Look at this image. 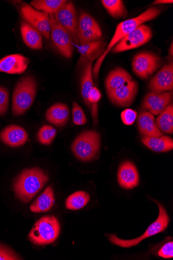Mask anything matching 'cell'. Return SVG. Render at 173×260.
I'll return each instance as SVG.
<instances>
[{
	"instance_id": "obj_1",
	"label": "cell",
	"mask_w": 173,
	"mask_h": 260,
	"mask_svg": "<svg viewBox=\"0 0 173 260\" xmlns=\"http://www.w3.org/2000/svg\"><path fill=\"white\" fill-rule=\"evenodd\" d=\"M161 13V10L153 7L141 14L138 16L123 21L117 25L115 34L107 48L102 55L98 58L92 69V76L96 80L99 74L101 65L107 55L114 47L121 40L126 37L143 23L157 18Z\"/></svg>"
},
{
	"instance_id": "obj_2",
	"label": "cell",
	"mask_w": 173,
	"mask_h": 260,
	"mask_svg": "<svg viewBox=\"0 0 173 260\" xmlns=\"http://www.w3.org/2000/svg\"><path fill=\"white\" fill-rule=\"evenodd\" d=\"M48 181V176L41 169H25L14 180L13 191L17 198L27 203L42 190Z\"/></svg>"
},
{
	"instance_id": "obj_3",
	"label": "cell",
	"mask_w": 173,
	"mask_h": 260,
	"mask_svg": "<svg viewBox=\"0 0 173 260\" xmlns=\"http://www.w3.org/2000/svg\"><path fill=\"white\" fill-rule=\"evenodd\" d=\"M37 92V83L31 76L21 78L16 84L13 96L12 113L19 116L26 113L33 104Z\"/></svg>"
},
{
	"instance_id": "obj_4",
	"label": "cell",
	"mask_w": 173,
	"mask_h": 260,
	"mask_svg": "<svg viewBox=\"0 0 173 260\" xmlns=\"http://www.w3.org/2000/svg\"><path fill=\"white\" fill-rule=\"evenodd\" d=\"M101 147V136L94 131H86L74 140L72 150L81 161H90L95 158Z\"/></svg>"
},
{
	"instance_id": "obj_5",
	"label": "cell",
	"mask_w": 173,
	"mask_h": 260,
	"mask_svg": "<svg viewBox=\"0 0 173 260\" xmlns=\"http://www.w3.org/2000/svg\"><path fill=\"white\" fill-rule=\"evenodd\" d=\"M60 233V225L57 218L47 216L37 221L29 234V239L35 245H47L54 243Z\"/></svg>"
},
{
	"instance_id": "obj_6",
	"label": "cell",
	"mask_w": 173,
	"mask_h": 260,
	"mask_svg": "<svg viewBox=\"0 0 173 260\" xmlns=\"http://www.w3.org/2000/svg\"><path fill=\"white\" fill-rule=\"evenodd\" d=\"M155 202L159 209V216L140 237L131 240H123L119 239L115 234H109L108 238L111 242L122 248H130L136 246L143 240L165 230L169 224V217L164 208L157 201H155Z\"/></svg>"
},
{
	"instance_id": "obj_7",
	"label": "cell",
	"mask_w": 173,
	"mask_h": 260,
	"mask_svg": "<svg viewBox=\"0 0 173 260\" xmlns=\"http://www.w3.org/2000/svg\"><path fill=\"white\" fill-rule=\"evenodd\" d=\"M54 16L58 24L68 32L74 44L78 47L80 45L78 36V16L74 4L67 2Z\"/></svg>"
},
{
	"instance_id": "obj_8",
	"label": "cell",
	"mask_w": 173,
	"mask_h": 260,
	"mask_svg": "<svg viewBox=\"0 0 173 260\" xmlns=\"http://www.w3.org/2000/svg\"><path fill=\"white\" fill-rule=\"evenodd\" d=\"M151 28L141 25L118 42L113 49L114 53H120L131 50L149 42L153 37Z\"/></svg>"
},
{
	"instance_id": "obj_9",
	"label": "cell",
	"mask_w": 173,
	"mask_h": 260,
	"mask_svg": "<svg viewBox=\"0 0 173 260\" xmlns=\"http://www.w3.org/2000/svg\"><path fill=\"white\" fill-rule=\"evenodd\" d=\"M20 14L25 21L41 32L46 39L50 38V19L47 13L39 11L31 5L23 3L20 8Z\"/></svg>"
},
{
	"instance_id": "obj_10",
	"label": "cell",
	"mask_w": 173,
	"mask_h": 260,
	"mask_svg": "<svg viewBox=\"0 0 173 260\" xmlns=\"http://www.w3.org/2000/svg\"><path fill=\"white\" fill-rule=\"evenodd\" d=\"M49 15L51 28L50 37L55 48L63 57L71 58L74 44L70 34L58 24L53 14Z\"/></svg>"
},
{
	"instance_id": "obj_11",
	"label": "cell",
	"mask_w": 173,
	"mask_h": 260,
	"mask_svg": "<svg viewBox=\"0 0 173 260\" xmlns=\"http://www.w3.org/2000/svg\"><path fill=\"white\" fill-rule=\"evenodd\" d=\"M160 57L151 52H142L133 58L132 70L134 73L142 79L151 76L161 66Z\"/></svg>"
},
{
	"instance_id": "obj_12",
	"label": "cell",
	"mask_w": 173,
	"mask_h": 260,
	"mask_svg": "<svg viewBox=\"0 0 173 260\" xmlns=\"http://www.w3.org/2000/svg\"><path fill=\"white\" fill-rule=\"evenodd\" d=\"M138 88L137 83L132 80L108 93V95L114 105L121 107H128L134 102Z\"/></svg>"
},
{
	"instance_id": "obj_13",
	"label": "cell",
	"mask_w": 173,
	"mask_h": 260,
	"mask_svg": "<svg viewBox=\"0 0 173 260\" xmlns=\"http://www.w3.org/2000/svg\"><path fill=\"white\" fill-rule=\"evenodd\" d=\"M172 92H154L146 94L141 104L142 108L153 115L160 114L172 101Z\"/></svg>"
},
{
	"instance_id": "obj_14",
	"label": "cell",
	"mask_w": 173,
	"mask_h": 260,
	"mask_svg": "<svg viewBox=\"0 0 173 260\" xmlns=\"http://www.w3.org/2000/svg\"><path fill=\"white\" fill-rule=\"evenodd\" d=\"M117 180L119 185L126 190H131L138 186L140 176L135 165L129 160L122 162L118 170Z\"/></svg>"
},
{
	"instance_id": "obj_15",
	"label": "cell",
	"mask_w": 173,
	"mask_h": 260,
	"mask_svg": "<svg viewBox=\"0 0 173 260\" xmlns=\"http://www.w3.org/2000/svg\"><path fill=\"white\" fill-rule=\"evenodd\" d=\"M148 87L154 92L172 91L173 89V64L164 66L151 79Z\"/></svg>"
},
{
	"instance_id": "obj_16",
	"label": "cell",
	"mask_w": 173,
	"mask_h": 260,
	"mask_svg": "<svg viewBox=\"0 0 173 260\" xmlns=\"http://www.w3.org/2000/svg\"><path fill=\"white\" fill-rule=\"evenodd\" d=\"M29 59L20 54L7 56L0 60V73L21 75L27 70Z\"/></svg>"
},
{
	"instance_id": "obj_17",
	"label": "cell",
	"mask_w": 173,
	"mask_h": 260,
	"mask_svg": "<svg viewBox=\"0 0 173 260\" xmlns=\"http://www.w3.org/2000/svg\"><path fill=\"white\" fill-rule=\"evenodd\" d=\"M28 138L26 131L16 125L6 127L0 133V139L6 145L13 148L23 145L26 143Z\"/></svg>"
},
{
	"instance_id": "obj_18",
	"label": "cell",
	"mask_w": 173,
	"mask_h": 260,
	"mask_svg": "<svg viewBox=\"0 0 173 260\" xmlns=\"http://www.w3.org/2000/svg\"><path fill=\"white\" fill-rule=\"evenodd\" d=\"M139 130L143 137H160L163 133L158 127L154 115L147 111L140 113L137 118Z\"/></svg>"
},
{
	"instance_id": "obj_19",
	"label": "cell",
	"mask_w": 173,
	"mask_h": 260,
	"mask_svg": "<svg viewBox=\"0 0 173 260\" xmlns=\"http://www.w3.org/2000/svg\"><path fill=\"white\" fill-rule=\"evenodd\" d=\"M45 116L49 123L57 127H63L69 120L70 110L65 104L57 103L47 110Z\"/></svg>"
},
{
	"instance_id": "obj_20",
	"label": "cell",
	"mask_w": 173,
	"mask_h": 260,
	"mask_svg": "<svg viewBox=\"0 0 173 260\" xmlns=\"http://www.w3.org/2000/svg\"><path fill=\"white\" fill-rule=\"evenodd\" d=\"M21 34L25 44L33 50H39L43 48V35L26 21L21 23Z\"/></svg>"
},
{
	"instance_id": "obj_21",
	"label": "cell",
	"mask_w": 173,
	"mask_h": 260,
	"mask_svg": "<svg viewBox=\"0 0 173 260\" xmlns=\"http://www.w3.org/2000/svg\"><path fill=\"white\" fill-rule=\"evenodd\" d=\"M106 43L101 40L80 45L78 50L81 55V62L93 61L99 58L106 51Z\"/></svg>"
},
{
	"instance_id": "obj_22",
	"label": "cell",
	"mask_w": 173,
	"mask_h": 260,
	"mask_svg": "<svg viewBox=\"0 0 173 260\" xmlns=\"http://www.w3.org/2000/svg\"><path fill=\"white\" fill-rule=\"evenodd\" d=\"M132 80L133 79L131 76L124 69H114L109 73L106 79L105 85L107 93L111 92Z\"/></svg>"
},
{
	"instance_id": "obj_23",
	"label": "cell",
	"mask_w": 173,
	"mask_h": 260,
	"mask_svg": "<svg viewBox=\"0 0 173 260\" xmlns=\"http://www.w3.org/2000/svg\"><path fill=\"white\" fill-rule=\"evenodd\" d=\"M142 143L148 149L157 152H166L173 149V140L168 136L143 137Z\"/></svg>"
},
{
	"instance_id": "obj_24",
	"label": "cell",
	"mask_w": 173,
	"mask_h": 260,
	"mask_svg": "<svg viewBox=\"0 0 173 260\" xmlns=\"http://www.w3.org/2000/svg\"><path fill=\"white\" fill-rule=\"evenodd\" d=\"M55 196L53 188L47 187L30 207V210L35 213L50 210L55 203Z\"/></svg>"
},
{
	"instance_id": "obj_25",
	"label": "cell",
	"mask_w": 173,
	"mask_h": 260,
	"mask_svg": "<svg viewBox=\"0 0 173 260\" xmlns=\"http://www.w3.org/2000/svg\"><path fill=\"white\" fill-rule=\"evenodd\" d=\"M83 64L81 79L82 95L86 106L91 109L88 98L90 90L94 86L92 76L93 61H86Z\"/></svg>"
},
{
	"instance_id": "obj_26",
	"label": "cell",
	"mask_w": 173,
	"mask_h": 260,
	"mask_svg": "<svg viewBox=\"0 0 173 260\" xmlns=\"http://www.w3.org/2000/svg\"><path fill=\"white\" fill-rule=\"evenodd\" d=\"M157 118L156 124L161 132L171 134L173 133V106L168 105Z\"/></svg>"
},
{
	"instance_id": "obj_27",
	"label": "cell",
	"mask_w": 173,
	"mask_h": 260,
	"mask_svg": "<svg viewBox=\"0 0 173 260\" xmlns=\"http://www.w3.org/2000/svg\"><path fill=\"white\" fill-rule=\"evenodd\" d=\"M66 2L65 0H33L31 6L39 11L54 15Z\"/></svg>"
},
{
	"instance_id": "obj_28",
	"label": "cell",
	"mask_w": 173,
	"mask_h": 260,
	"mask_svg": "<svg viewBox=\"0 0 173 260\" xmlns=\"http://www.w3.org/2000/svg\"><path fill=\"white\" fill-rule=\"evenodd\" d=\"M90 199L89 194L86 192H76L70 196L66 199V208L72 210L81 209L87 205Z\"/></svg>"
},
{
	"instance_id": "obj_29",
	"label": "cell",
	"mask_w": 173,
	"mask_h": 260,
	"mask_svg": "<svg viewBox=\"0 0 173 260\" xmlns=\"http://www.w3.org/2000/svg\"><path fill=\"white\" fill-rule=\"evenodd\" d=\"M101 3L108 13L115 18L126 17L128 14L121 0H102Z\"/></svg>"
},
{
	"instance_id": "obj_30",
	"label": "cell",
	"mask_w": 173,
	"mask_h": 260,
	"mask_svg": "<svg viewBox=\"0 0 173 260\" xmlns=\"http://www.w3.org/2000/svg\"><path fill=\"white\" fill-rule=\"evenodd\" d=\"M100 28L97 22L89 14L82 11L78 17V34L85 30Z\"/></svg>"
},
{
	"instance_id": "obj_31",
	"label": "cell",
	"mask_w": 173,
	"mask_h": 260,
	"mask_svg": "<svg viewBox=\"0 0 173 260\" xmlns=\"http://www.w3.org/2000/svg\"><path fill=\"white\" fill-rule=\"evenodd\" d=\"M57 134V130L52 126H42L38 133V139L41 144L44 145H51Z\"/></svg>"
},
{
	"instance_id": "obj_32",
	"label": "cell",
	"mask_w": 173,
	"mask_h": 260,
	"mask_svg": "<svg viewBox=\"0 0 173 260\" xmlns=\"http://www.w3.org/2000/svg\"><path fill=\"white\" fill-rule=\"evenodd\" d=\"M80 45L101 40L102 32L101 28L85 30L78 34Z\"/></svg>"
},
{
	"instance_id": "obj_33",
	"label": "cell",
	"mask_w": 173,
	"mask_h": 260,
	"mask_svg": "<svg viewBox=\"0 0 173 260\" xmlns=\"http://www.w3.org/2000/svg\"><path fill=\"white\" fill-rule=\"evenodd\" d=\"M102 98V94L97 87L94 86L88 94V101L91 105V114L94 123L97 122V103Z\"/></svg>"
},
{
	"instance_id": "obj_34",
	"label": "cell",
	"mask_w": 173,
	"mask_h": 260,
	"mask_svg": "<svg viewBox=\"0 0 173 260\" xmlns=\"http://www.w3.org/2000/svg\"><path fill=\"white\" fill-rule=\"evenodd\" d=\"M72 116L73 123L77 125H83L87 122L85 113L81 106L76 102L73 103Z\"/></svg>"
},
{
	"instance_id": "obj_35",
	"label": "cell",
	"mask_w": 173,
	"mask_h": 260,
	"mask_svg": "<svg viewBox=\"0 0 173 260\" xmlns=\"http://www.w3.org/2000/svg\"><path fill=\"white\" fill-rule=\"evenodd\" d=\"M9 103V93L8 89L0 86V115L6 114Z\"/></svg>"
},
{
	"instance_id": "obj_36",
	"label": "cell",
	"mask_w": 173,
	"mask_h": 260,
	"mask_svg": "<svg viewBox=\"0 0 173 260\" xmlns=\"http://www.w3.org/2000/svg\"><path fill=\"white\" fill-rule=\"evenodd\" d=\"M137 116V112L131 109H127L121 114V120L123 124L126 125H133L136 120Z\"/></svg>"
},
{
	"instance_id": "obj_37",
	"label": "cell",
	"mask_w": 173,
	"mask_h": 260,
	"mask_svg": "<svg viewBox=\"0 0 173 260\" xmlns=\"http://www.w3.org/2000/svg\"><path fill=\"white\" fill-rule=\"evenodd\" d=\"M21 259L13 250L10 248L0 245V260H18Z\"/></svg>"
},
{
	"instance_id": "obj_38",
	"label": "cell",
	"mask_w": 173,
	"mask_h": 260,
	"mask_svg": "<svg viewBox=\"0 0 173 260\" xmlns=\"http://www.w3.org/2000/svg\"><path fill=\"white\" fill-rule=\"evenodd\" d=\"M158 254L159 256L169 258L173 257V243L172 241L165 243L159 249Z\"/></svg>"
},
{
	"instance_id": "obj_39",
	"label": "cell",
	"mask_w": 173,
	"mask_h": 260,
	"mask_svg": "<svg viewBox=\"0 0 173 260\" xmlns=\"http://www.w3.org/2000/svg\"><path fill=\"white\" fill-rule=\"evenodd\" d=\"M173 2L172 0H157L155 2V5H159V4H172Z\"/></svg>"
},
{
	"instance_id": "obj_40",
	"label": "cell",
	"mask_w": 173,
	"mask_h": 260,
	"mask_svg": "<svg viewBox=\"0 0 173 260\" xmlns=\"http://www.w3.org/2000/svg\"><path fill=\"white\" fill-rule=\"evenodd\" d=\"M170 48L171 49V51H169V53L172 55V43H171V47H170Z\"/></svg>"
}]
</instances>
